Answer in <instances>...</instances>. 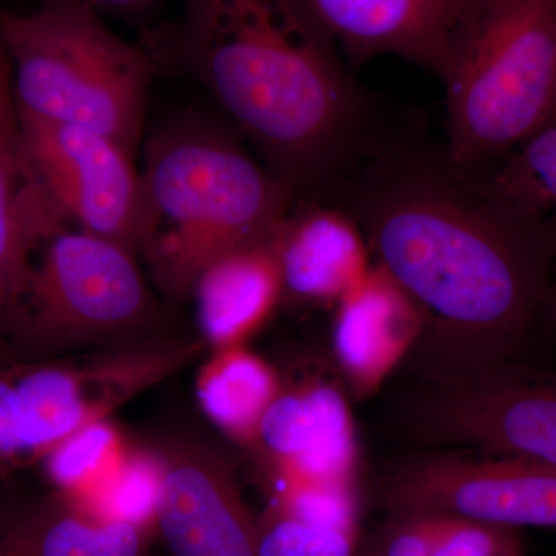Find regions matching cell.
I'll return each mask as SVG.
<instances>
[{
  "mask_svg": "<svg viewBox=\"0 0 556 556\" xmlns=\"http://www.w3.org/2000/svg\"><path fill=\"white\" fill-rule=\"evenodd\" d=\"M270 481L356 484L358 442L343 391L329 380L311 378L281 386L257 439Z\"/></svg>",
  "mask_w": 556,
  "mask_h": 556,
  "instance_id": "12",
  "label": "cell"
},
{
  "mask_svg": "<svg viewBox=\"0 0 556 556\" xmlns=\"http://www.w3.org/2000/svg\"><path fill=\"white\" fill-rule=\"evenodd\" d=\"M139 42L211 93L295 200L334 195L386 138L306 0H182Z\"/></svg>",
  "mask_w": 556,
  "mask_h": 556,
  "instance_id": "2",
  "label": "cell"
},
{
  "mask_svg": "<svg viewBox=\"0 0 556 556\" xmlns=\"http://www.w3.org/2000/svg\"><path fill=\"white\" fill-rule=\"evenodd\" d=\"M442 84L457 169H490L554 124L556 0H471Z\"/></svg>",
  "mask_w": 556,
  "mask_h": 556,
  "instance_id": "5",
  "label": "cell"
},
{
  "mask_svg": "<svg viewBox=\"0 0 556 556\" xmlns=\"http://www.w3.org/2000/svg\"><path fill=\"white\" fill-rule=\"evenodd\" d=\"M0 556H16L13 552L9 551L2 543H0Z\"/></svg>",
  "mask_w": 556,
  "mask_h": 556,
  "instance_id": "29",
  "label": "cell"
},
{
  "mask_svg": "<svg viewBox=\"0 0 556 556\" xmlns=\"http://www.w3.org/2000/svg\"><path fill=\"white\" fill-rule=\"evenodd\" d=\"M175 340L134 339L78 357L0 371V471L42 460L79 428L110 419L199 354Z\"/></svg>",
  "mask_w": 556,
  "mask_h": 556,
  "instance_id": "7",
  "label": "cell"
},
{
  "mask_svg": "<svg viewBox=\"0 0 556 556\" xmlns=\"http://www.w3.org/2000/svg\"><path fill=\"white\" fill-rule=\"evenodd\" d=\"M388 543L386 556H434L438 515H407Z\"/></svg>",
  "mask_w": 556,
  "mask_h": 556,
  "instance_id": "26",
  "label": "cell"
},
{
  "mask_svg": "<svg viewBox=\"0 0 556 556\" xmlns=\"http://www.w3.org/2000/svg\"><path fill=\"white\" fill-rule=\"evenodd\" d=\"M131 448L110 419L79 428L43 457L54 492L87 507L126 466Z\"/></svg>",
  "mask_w": 556,
  "mask_h": 556,
  "instance_id": "20",
  "label": "cell"
},
{
  "mask_svg": "<svg viewBox=\"0 0 556 556\" xmlns=\"http://www.w3.org/2000/svg\"><path fill=\"white\" fill-rule=\"evenodd\" d=\"M31 243L11 292L3 334L35 354L138 339L159 306L129 248L68 222L33 186Z\"/></svg>",
  "mask_w": 556,
  "mask_h": 556,
  "instance_id": "6",
  "label": "cell"
},
{
  "mask_svg": "<svg viewBox=\"0 0 556 556\" xmlns=\"http://www.w3.org/2000/svg\"><path fill=\"white\" fill-rule=\"evenodd\" d=\"M510 556H525V552H522V554H515V555H510Z\"/></svg>",
  "mask_w": 556,
  "mask_h": 556,
  "instance_id": "30",
  "label": "cell"
},
{
  "mask_svg": "<svg viewBox=\"0 0 556 556\" xmlns=\"http://www.w3.org/2000/svg\"><path fill=\"white\" fill-rule=\"evenodd\" d=\"M555 298H556V276H555Z\"/></svg>",
  "mask_w": 556,
  "mask_h": 556,
  "instance_id": "31",
  "label": "cell"
},
{
  "mask_svg": "<svg viewBox=\"0 0 556 556\" xmlns=\"http://www.w3.org/2000/svg\"><path fill=\"white\" fill-rule=\"evenodd\" d=\"M437 515L434 556H510L525 552L518 529L456 515Z\"/></svg>",
  "mask_w": 556,
  "mask_h": 556,
  "instance_id": "25",
  "label": "cell"
},
{
  "mask_svg": "<svg viewBox=\"0 0 556 556\" xmlns=\"http://www.w3.org/2000/svg\"><path fill=\"white\" fill-rule=\"evenodd\" d=\"M358 530L305 525L276 510L258 522V556H354Z\"/></svg>",
  "mask_w": 556,
  "mask_h": 556,
  "instance_id": "24",
  "label": "cell"
},
{
  "mask_svg": "<svg viewBox=\"0 0 556 556\" xmlns=\"http://www.w3.org/2000/svg\"><path fill=\"white\" fill-rule=\"evenodd\" d=\"M31 233L30 179L22 153L11 64L0 42V338Z\"/></svg>",
  "mask_w": 556,
  "mask_h": 556,
  "instance_id": "19",
  "label": "cell"
},
{
  "mask_svg": "<svg viewBox=\"0 0 556 556\" xmlns=\"http://www.w3.org/2000/svg\"><path fill=\"white\" fill-rule=\"evenodd\" d=\"M139 179L138 254L174 298L215 260L273 240L298 203L232 135L201 121L156 131Z\"/></svg>",
  "mask_w": 556,
  "mask_h": 556,
  "instance_id": "3",
  "label": "cell"
},
{
  "mask_svg": "<svg viewBox=\"0 0 556 556\" xmlns=\"http://www.w3.org/2000/svg\"><path fill=\"white\" fill-rule=\"evenodd\" d=\"M190 294L212 350L247 345L283 295L274 239L215 260L197 277Z\"/></svg>",
  "mask_w": 556,
  "mask_h": 556,
  "instance_id": "16",
  "label": "cell"
},
{
  "mask_svg": "<svg viewBox=\"0 0 556 556\" xmlns=\"http://www.w3.org/2000/svg\"><path fill=\"white\" fill-rule=\"evenodd\" d=\"M496 199L538 215L556 212V123L484 172H471Z\"/></svg>",
  "mask_w": 556,
  "mask_h": 556,
  "instance_id": "21",
  "label": "cell"
},
{
  "mask_svg": "<svg viewBox=\"0 0 556 556\" xmlns=\"http://www.w3.org/2000/svg\"><path fill=\"white\" fill-rule=\"evenodd\" d=\"M399 427L416 444L464 445L556 467V369L420 380Z\"/></svg>",
  "mask_w": 556,
  "mask_h": 556,
  "instance_id": "8",
  "label": "cell"
},
{
  "mask_svg": "<svg viewBox=\"0 0 556 556\" xmlns=\"http://www.w3.org/2000/svg\"><path fill=\"white\" fill-rule=\"evenodd\" d=\"M195 383L197 399L207 419L244 447L254 445L260 426L283 386L273 365L247 345L212 350Z\"/></svg>",
  "mask_w": 556,
  "mask_h": 556,
  "instance_id": "18",
  "label": "cell"
},
{
  "mask_svg": "<svg viewBox=\"0 0 556 556\" xmlns=\"http://www.w3.org/2000/svg\"><path fill=\"white\" fill-rule=\"evenodd\" d=\"M153 2H155V0H135L138 11L148 9V7L152 5Z\"/></svg>",
  "mask_w": 556,
  "mask_h": 556,
  "instance_id": "28",
  "label": "cell"
},
{
  "mask_svg": "<svg viewBox=\"0 0 556 556\" xmlns=\"http://www.w3.org/2000/svg\"><path fill=\"white\" fill-rule=\"evenodd\" d=\"M159 452L155 532L170 556H258V521L222 453L193 438L172 439Z\"/></svg>",
  "mask_w": 556,
  "mask_h": 556,
  "instance_id": "11",
  "label": "cell"
},
{
  "mask_svg": "<svg viewBox=\"0 0 556 556\" xmlns=\"http://www.w3.org/2000/svg\"><path fill=\"white\" fill-rule=\"evenodd\" d=\"M0 42L17 115L86 127L137 156L156 62L121 38L87 0H39L28 13L0 7Z\"/></svg>",
  "mask_w": 556,
  "mask_h": 556,
  "instance_id": "4",
  "label": "cell"
},
{
  "mask_svg": "<svg viewBox=\"0 0 556 556\" xmlns=\"http://www.w3.org/2000/svg\"><path fill=\"white\" fill-rule=\"evenodd\" d=\"M353 65L397 56L444 79L471 0H306Z\"/></svg>",
  "mask_w": 556,
  "mask_h": 556,
  "instance_id": "13",
  "label": "cell"
},
{
  "mask_svg": "<svg viewBox=\"0 0 556 556\" xmlns=\"http://www.w3.org/2000/svg\"><path fill=\"white\" fill-rule=\"evenodd\" d=\"M555 123H556V118H555Z\"/></svg>",
  "mask_w": 556,
  "mask_h": 556,
  "instance_id": "32",
  "label": "cell"
},
{
  "mask_svg": "<svg viewBox=\"0 0 556 556\" xmlns=\"http://www.w3.org/2000/svg\"><path fill=\"white\" fill-rule=\"evenodd\" d=\"M388 510L445 514L521 529H556V467L518 456L431 455L402 464L382 486Z\"/></svg>",
  "mask_w": 556,
  "mask_h": 556,
  "instance_id": "10",
  "label": "cell"
},
{
  "mask_svg": "<svg viewBox=\"0 0 556 556\" xmlns=\"http://www.w3.org/2000/svg\"><path fill=\"white\" fill-rule=\"evenodd\" d=\"M332 353L354 396L378 393L415 350L422 321L408 295L372 262L334 306Z\"/></svg>",
  "mask_w": 556,
  "mask_h": 556,
  "instance_id": "14",
  "label": "cell"
},
{
  "mask_svg": "<svg viewBox=\"0 0 556 556\" xmlns=\"http://www.w3.org/2000/svg\"><path fill=\"white\" fill-rule=\"evenodd\" d=\"M149 533L97 517L54 492L0 535L16 556H148Z\"/></svg>",
  "mask_w": 556,
  "mask_h": 556,
  "instance_id": "17",
  "label": "cell"
},
{
  "mask_svg": "<svg viewBox=\"0 0 556 556\" xmlns=\"http://www.w3.org/2000/svg\"><path fill=\"white\" fill-rule=\"evenodd\" d=\"M269 508L309 526L358 530L356 484L276 479Z\"/></svg>",
  "mask_w": 556,
  "mask_h": 556,
  "instance_id": "23",
  "label": "cell"
},
{
  "mask_svg": "<svg viewBox=\"0 0 556 556\" xmlns=\"http://www.w3.org/2000/svg\"><path fill=\"white\" fill-rule=\"evenodd\" d=\"M163 475V457L159 450L134 448L126 466L108 489L84 508L97 517L126 522L152 535L155 532Z\"/></svg>",
  "mask_w": 556,
  "mask_h": 556,
  "instance_id": "22",
  "label": "cell"
},
{
  "mask_svg": "<svg viewBox=\"0 0 556 556\" xmlns=\"http://www.w3.org/2000/svg\"><path fill=\"white\" fill-rule=\"evenodd\" d=\"M283 294L300 302L338 305L372 266L361 226L329 201H302L274 236Z\"/></svg>",
  "mask_w": 556,
  "mask_h": 556,
  "instance_id": "15",
  "label": "cell"
},
{
  "mask_svg": "<svg viewBox=\"0 0 556 556\" xmlns=\"http://www.w3.org/2000/svg\"><path fill=\"white\" fill-rule=\"evenodd\" d=\"M329 203L416 306L420 380L552 369L556 215L496 199L444 149L387 137Z\"/></svg>",
  "mask_w": 556,
  "mask_h": 556,
  "instance_id": "1",
  "label": "cell"
},
{
  "mask_svg": "<svg viewBox=\"0 0 556 556\" xmlns=\"http://www.w3.org/2000/svg\"><path fill=\"white\" fill-rule=\"evenodd\" d=\"M28 177L68 222L138 255L137 156L86 127L20 116Z\"/></svg>",
  "mask_w": 556,
  "mask_h": 556,
  "instance_id": "9",
  "label": "cell"
},
{
  "mask_svg": "<svg viewBox=\"0 0 556 556\" xmlns=\"http://www.w3.org/2000/svg\"><path fill=\"white\" fill-rule=\"evenodd\" d=\"M94 9L121 11V13H137L135 0H87Z\"/></svg>",
  "mask_w": 556,
  "mask_h": 556,
  "instance_id": "27",
  "label": "cell"
}]
</instances>
